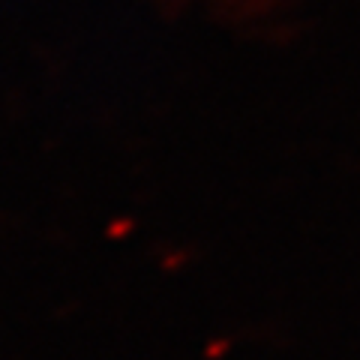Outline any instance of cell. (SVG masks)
Listing matches in <instances>:
<instances>
[{
    "instance_id": "obj_1",
    "label": "cell",
    "mask_w": 360,
    "mask_h": 360,
    "mask_svg": "<svg viewBox=\"0 0 360 360\" xmlns=\"http://www.w3.org/2000/svg\"><path fill=\"white\" fill-rule=\"evenodd\" d=\"M129 231V222H117V225H111V238H117V234H127Z\"/></svg>"
}]
</instances>
